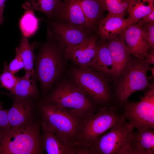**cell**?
<instances>
[{
	"label": "cell",
	"instance_id": "3",
	"mask_svg": "<svg viewBox=\"0 0 154 154\" xmlns=\"http://www.w3.org/2000/svg\"><path fill=\"white\" fill-rule=\"evenodd\" d=\"M123 114H119L114 106L99 108L83 120L76 140L77 154H87L95 141L114 125L124 122Z\"/></svg>",
	"mask_w": 154,
	"mask_h": 154
},
{
	"label": "cell",
	"instance_id": "8",
	"mask_svg": "<svg viewBox=\"0 0 154 154\" xmlns=\"http://www.w3.org/2000/svg\"><path fill=\"white\" fill-rule=\"evenodd\" d=\"M134 129L126 121L114 125L95 141L87 154H126L127 142Z\"/></svg>",
	"mask_w": 154,
	"mask_h": 154
},
{
	"label": "cell",
	"instance_id": "31",
	"mask_svg": "<svg viewBox=\"0 0 154 154\" xmlns=\"http://www.w3.org/2000/svg\"><path fill=\"white\" fill-rule=\"evenodd\" d=\"M154 22V10L141 18L136 24L141 26L144 24Z\"/></svg>",
	"mask_w": 154,
	"mask_h": 154
},
{
	"label": "cell",
	"instance_id": "5",
	"mask_svg": "<svg viewBox=\"0 0 154 154\" xmlns=\"http://www.w3.org/2000/svg\"><path fill=\"white\" fill-rule=\"evenodd\" d=\"M36 103L40 121L44 123L63 142L76 149L77 136L83 121L55 104L43 102L39 99Z\"/></svg>",
	"mask_w": 154,
	"mask_h": 154
},
{
	"label": "cell",
	"instance_id": "20",
	"mask_svg": "<svg viewBox=\"0 0 154 154\" xmlns=\"http://www.w3.org/2000/svg\"><path fill=\"white\" fill-rule=\"evenodd\" d=\"M88 67L111 76L114 66L106 40H98L96 52Z\"/></svg>",
	"mask_w": 154,
	"mask_h": 154
},
{
	"label": "cell",
	"instance_id": "37",
	"mask_svg": "<svg viewBox=\"0 0 154 154\" xmlns=\"http://www.w3.org/2000/svg\"><path fill=\"white\" fill-rule=\"evenodd\" d=\"M2 93L4 94V92H0V94H1Z\"/></svg>",
	"mask_w": 154,
	"mask_h": 154
},
{
	"label": "cell",
	"instance_id": "27",
	"mask_svg": "<svg viewBox=\"0 0 154 154\" xmlns=\"http://www.w3.org/2000/svg\"><path fill=\"white\" fill-rule=\"evenodd\" d=\"M6 62L4 64V69L0 74V87L4 88L11 92L16 84L17 78L16 76L11 72L8 69Z\"/></svg>",
	"mask_w": 154,
	"mask_h": 154
},
{
	"label": "cell",
	"instance_id": "7",
	"mask_svg": "<svg viewBox=\"0 0 154 154\" xmlns=\"http://www.w3.org/2000/svg\"><path fill=\"white\" fill-rule=\"evenodd\" d=\"M151 67L145 59L133 58L116 82V97L120 106H123L134 92L149 87L147 74Z\"/></svg>",
	"mask_w": 154,
	"mask_h": 154
},
{
	"label": "cell",
	"instance_id": "12",
	"mask_svg": "<svg viewBox=\"0 0 154 154\" xmlns=\"http://www.w3.org/2000/svg\"><path fill=\"white\" fill-rule=\"evenodd\" d=\"M36 101L13 98L12 106L8 111L10 128L21 129L32 123L36 119Z\"/></svg>",
	"mask_w": 154,
	"mask_h": 154
},
{
	"label": "cell",
	"instance_id": "4",
	"mask_svg": "<svg viewBox=\"0 0 154 154\" xmlns=\"http://www.w3.org/2000/svg\"><path fill=\"white\" fill-rule=\"evenodd\" d=\"M65 74L98 108L108 106L112 98L110 75L89 67L82 69L72 63L68 65Z\"/></svg>",
	"mask_w": 154,
	"mask_h": 154
},
{
	"label": "cell",
	"instance_id": "23",
	"mask_svg": "<svg viewBox=\"0 0 154 154\" xmlns=\"http://www.w3.org/2000/svg\"><path fill=\"white\" fill-rule=\"evenodd\" d=\"M154 0H131L129 3L127 18L133 24L154 10Z\"/></svg>",
	"mask_w": 154,
	"mask_h": 154
},
{
	"label": "cell",
	"instance_id": "14",
	"mask_svg": "<svg viewBox=\"0 0 154 154\" xmlns=\"http://www.w3.org/2000/svg\"><path fill=\"white\" fill-rule=\"evenodd\" d=\"M98 40L97 37L92 35L84 42L72 47L65 48L66 58L80 68H88L96 52Z\"/></svg>",
	"mask_w": 154,
	"mask_h": 154
},
{
	"label": "cell",
	"instance_id": "17",
	"mask_svg": "<svg viewBox=\"0 0 154 154\" xmlns=\"http://www.w3.org/2000/svg\"><path fill=\"white\" fill-rule=\"evenodd\" d=\"M40 123L42 132L41 143L44 153L47 154H77L76 148L64 143L44 123L41 121Z\"/></svg>",
	"mask_w": 154,
	"mask_h": 154
},
{
	"label": "cell",
	"instance_id": "26",
	"mask_svg": "<svg viewBox=\"0 0 154 154\" xmlns=\"http://www.w3.org/2000/svg\"><path fill=\"white\" fill-rule=\"evenodd\" d=\"M108 15L124 17L129 3L126 0H103Z\"/></svg>",
	"mask_w": 154,
	"mask_h": 154
},
{
	"label": "cell",
	"instance_id": "33",
	"mask_svg": "<svg viewBox=\"0 0 154 154\" xmlns=\"http://www.w3.org/2000/svg\"><path fill=\"white\" fill-rule=\"evenodd\" d=\"M6 0H0V25L4 22L3 11Z\"/></svg>",
	"mask_w": 154,
	"mask_h": 154
},
{
	"label": "cell",
	"instance_id": "6",
	"mask_svg": "<svg viewBox=\"0 0 154 154\" xmlns=\"http://www.w3.org/2000/svg\"><path fill=\"white\" fill-rule=\"evenodd\" d=\"M40 123L36 119L29 126L3 132L0 139V154H41Z\"/></svg>",
	"mask_w": 154,
	"mask_h": 154
},
{
	"label": "cell",
	"instance_id": "34",
	"mask_svg": "<svg viewBox=\"0 0 154 154\" xmlns=\"http://www.w3.org/2000/svg\"><path fill=\"white\" fill-rule=\"evenodd\" d=\"M149 70H150L151 72L152 77V78H154V67L151 68V67L149 68Z\"/></svg>",
	"mask_w": 154,
	"mask_h": 154
},
{
	"label": "cell",
	"instance_id": "1",
	"mask_svg": "<svg viewBox=\"0 0 154 154\" xmlns=\"http://www.w3.org/2000/svg\"><path fill=\"white\" fill-rule=\"evenodd\" d=\"M35 56V75L40 83L43 98L66 73L68 61L65 47L53 35L47 27L46 40Z\"/></svg>",
	"mask_w": 154,
	"mask_h": 154
},
{
	"label": "cell",
	"instance_id": "30",
	"mask_svg": "<svg viewBox=\"0 0 154 154\" xmlns=\"http://www.w3.org/2000/svg\"><path fill=\"white\" fill-rule=\"evenodd\" d=\"M8 110L4 109L0 102V128L2 131L9 130L10 126L8 117Z\"/></svg>",
	"mask_w": 154,
	"mask_h": 154
},
{
	"label": "cell",
	"instance_id": "13",
	"mask_svg": "<svg viewBox=\"0 0 154 154\" xmlns=\"http://www.w3.org/2000/svg\"><path fill=\"white\" fill-rule=\"evenodd\" d=\"M123 32L107 40L114 66L111 77L112 80L115 82H117L123 71L133 58L124 42Z\"/></svg>",
	"mask_w": 154,
	"mask_h": 154
},
{
	"label": "cell",
	"instance_id": "25",
	"mask_svg": "<svg viewBox=\"0 0 154 154\" xmlns=\"http://www.w3.org/2000/svg\"><path fill=\"white\" fill-rule=\"evenodd\" d=\"M39 22L40 19L36 16L34 11L26 10L19 21L22 35L28 38L33 35L38 30Z\"/></svg>",
	"mask_w": 154,
	"mask_h": 154
},
{
	"label": "cell",
	"instance_id": "18",
	"mask_svg": "<svg viewBox=\"0 0 154 154\" xmlns=\"http://www.w3.org/2000/svg\"><path fill=\"white\" fill-rule=\"evenodd\" d=\"M133 24L123 17L107 15L99 21L97 25L98 33L101 39L107 40L122 33Z\"/></svg>",
	"mask_w": 154,
	"mask_h": 154
},
{
	"label": "cell",
	"instance_id": "32",
	"mask_svg": "<svg viewBox=\"0 0 154 154\" xmlns=\"http://www.w3.org/2000/svg\"><path fill=\"white\" fill-rule=\"evenodd\" d=\"M147 55L145 59L149 64H154V49H151Z\"/></svg>",
	"mask_w": 154,
	"mask_h": 154
},
{
	"label": "cell",
	"instance_id": "2",
	"mask_svg": "<svg viewBox=\"0 0 154 154\" xmlns=\"http://www.w3.org/2000/svg\"><path fill=\"white\" fill-rule=\"evenodd\" d=\"M39 100L43 102L55 104L82 121L99 109L65 74L54 84L52 90Z\"/></svg>",
	"mask_w": 154,
	"mask_h": 154
},
{
	"label": "cell",
	"instance_id": "29",
	"mask_svg": "<svg viewBox=\"0 0 154 154\" xmlns=\"http://www.w3.org/2000/svg\"><path fill=\"white\" fill-rule=\"evenodd\" d=\"M15 53V57L7 65L8 70L14 74L24 68V63L19 53L16 50Z\"/></svg>",
	"mask_w": 154,
	"mask_h": 154
},
{
	"label": "cell",
	"instance_id": "9",
	"mask_svg": "<svg viewBox=\"0 0 154 154\" xmlns=\"http://www.w3.org/2000/svg\"><path fill=\"white\" fill-rule=\"evenodd\" d=\"M123 107L124 117L134 128L149 127L154 129L153 82L146 89L139 101H127Z\"/></svg>",
	"mask_w": 154,
	"mask_h": 154
},
{
	"label": "cell",
	"instance_id": "10",
	"mask_svg": "<svg viewBox=\"0 0 154 154\" xmlns=\"http://www.w3.org/2000/svg\"><path fill=\"white\" fill-rule=\"evenodd\" d=\"M50 20L81 28L90 32L94 30L88 22L77 0L60 1Z\"/></svg>",
	"mask_w": 154,
	"mask_h": 154
},
{
	"label": "cell",
	"instance_id": "28",
	"mask_svg": "<svg viewBox=\"0 0 154 154\" xmlns=\"http://www.w3.org/2000/svg\"><path fill=\"white\" fill-rule=\"evenodd\" d=\"M143 35L151 49H154V22L145 23L141 26Z\"/></svg>",
	"mask_w": 154,
	"mask_h": 154
},
{
	"label": "cell",
	"instance_id": "24",
	"mask_svg": "<svg viewBox=\"0 0 154 154\" xmlns=\"http://www.w3.org/2000/svg\"><path fill=\"white\" fill-rule=\"evenodd\" d=\"M63 0H27L22 5L26 10H35L44 13L49 19H51L54 10Z\"/></svg>",
	"mask_w": 154,
	"mask_h": 154
},
{
	"label": "cell",
	"instance_id": "21",
	"mask_svg": "<svg viewBox=\"0 0 154 154\" xmlns=\"http://www.w3.org/2000/svg\"><path fill=\"white\" fill-rule=\"evenodd\" d=\"M88 22L94 29L106 11L103 0H77Z\"/></svg>",
	"mask_w": 154,
	"mask_h": 154
},
{
	"label": "cell",
	"instance_id": "36",
	"mask_svg": "<svg viewBox=\"0 0 154 154\" xmlns=\"http://www.w3.org/2000/svg\"><path fill=\"white\" fill-rule=\"evenodd\" d=\"M126 0L127 1V2H128L129 4V3L130 2L131 0Z\"/></svg>",
	"mask_w": 154,
	"mask_h": 154
},
{
	"label": "cell",
	"instance_id": "22",
	"mask_svg": "<svg viewBox=\"0 0 154 154\" xmlns=\"http://www.w3.org/2000/svg\"><path fill=\"white\" fill-rule=\"evenodd\" d=\"M40 44L37 42L29 43L28 38L22 35L19 46L16 49L19 53L23 60L26 75L33 76H35L34 63L35 56L34 50Z\"/></svg>",
	"mask_w": 154,
	"mask_h": 154
},
{
	"label": "cell",
	"instance_id": "35",
	"mask_svg": "<svg viewBox=\"0 0 154 154\" xmlns=\"http://www.w3.org/2000/svg\"><path fill=\"white\" fill-rule=\"evenodd\" d=\"M3 131L1 128H0V139L2 137L3 135Z\"/></svg>",
	"mask_w": 154,
	"mask_h": 154
},
{
	"label": "cell",
	"instance_id": "16",
	"mask_svg": "<svg viewBox=\"0 0 154 154\" xmlns=\"http://www.w3.org/2000/svg\"><path fill=\"white\" fill-rule=\"evenodd\" d=\"M123 35L125 44L133 57L145 59L150 48L141 26L137 24L130 25L124 31Z\"/></svg>",
	"mask_w": 154,
	"mask_h": 154
},
{
	"label": "cell",
	"instance_id": "15",
	"mask_svg": "<svg viewBox=\"0 0 154 154\" xmlns=\"http://www.w3.org/2000/svg\"><path fill=\"white\" fill-rule=\"evenodd\" d=\"M154 130L144 127L133 130L127 142L126 154H154Z\"/></svg>",
	"mask_w": 154,
	"mask_h": 154
},
{
	"label": "cell",
	"instance_id": "19",
	"mask_svg": "<svg viewBox=\"0 0 154 154\" xmlns=\"http://www.w3.org/2000/svg\"><path fill=\"white\" fill-rule=\"evenodd\" d=\"M16 76V84L13 90L10 92L13 98L35 101L40 99L35 75L30 76L25 74L22 77L17 76Z\"/></svg>",
	"mask_w": 154,
	"mask_h": 154
},
{
	"label": "cell",
	"instance_id": "11",
	"mask_svg": "<svg viewBox=\"0 0 154 154\" xmlns=\"http://www.w3.org/2000/svg\"><path fill=\"white\" fill-rule=\"evenodd\" d=\"M46 21L53 35L65 48L72 47L84 42L92 35L91 32L81 28L49 19Z\"/></svg>",
	"mask_w": 154,
	"mask_h": 154
}]
</instances>
